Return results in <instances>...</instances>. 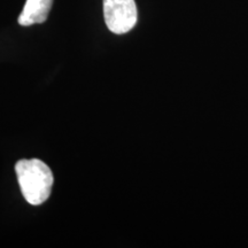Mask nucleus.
Instances as JSON below:
<instances>
[{"mask_svg": "<svg viewBox=\"0 0 248 248\" xmlns=\"http://www.w3.org/2000/svg\"><path fill=\"white\" fill-rule=\"evenodd\" d=\"M21 192L28 203L39 206L48 199L54 177L52 170L38 159L20 160L15 164Z\"/></svg>", "mask_w": 248, "mask_h": 248, "instance_id": "obj_1", "label": "nucleus"}, {"mask_svg": "<svg viewBox=\"0 0 248 248\" xmlns=\"http://www.w3.org/2000/svg\"><path fill=\"white\" fill-rule=\"evenodd\" d=\"M104 17L108 29L124 35L137 24L138 12L135 0H104Z\"/></svg>", "mask_w": 248, "mask_h": 248, "instance_id": "obj_2", "label": "nucleus"}, {"mask_svg": "<svg viewBox=\"0 0 248 248\" xmlns=\"http://www.w3.org/2000/svg\"><path fill=\"white\" fill-rule=\"evenodd\" d=\"M53 0H27L17 22L22 27L44 23L47 20Z\"/></svg>", "mask_w": 248, "mask_h": 248, "instance_id": "obj_3", "label": "nucleus"}]
</instances>
